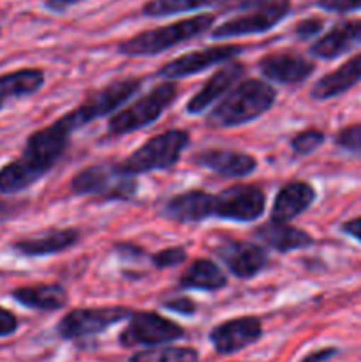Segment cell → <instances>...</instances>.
Instances as JSON below:
<instances>
[{
    "label": "cell",
    "instance_id": "cell-2",
    "mask_svg": "<svg viewBox=\"0 0 361 362\" xmlns=\"http://www.w3.org/2000/svg\"><path fill=\"white\" fill-rule=\"evenodd\" d=\"M276 92L268 81L244 80L227 92L225 98L209 113L212 127H236L264 115L275 105Z\"/></svg>",
    "mask_w": 361,
    "mask_h": 362
},
{
    "label": "cell",
    "instance_id": "cell-10",
    "mask_svg": "<svg viewBox=\"0 0 361 362\" xmlns=\"http://www.w3.org/2000/svg\"><path fill=\"white\" fill-rule=\"evenodd\" d=\"M184 329L176 322L158 313H131L130 324L120 334V345L124 346H156L183 338Z\"/></svg>",
    "mask_w": 361,
    "mask_h": 362
},
{
    "label": "cell",
    "instance_id": "cell-4",
    "mask_svg": "<svg viewBox=\"0 0 361 362\" xmlns=\"http://www.w3.org/2000/svg\"><path fill=\"white\" fill-rule=\"evenodd\" d=\"M190 145V134L183 129H170L145 141L142 147L122 163H119L120 172L127 175L154 172V170H170L180 159L184 148Z\"/></svg>",
    "mask_w": 361,
    "mask_h": 362
},
{
    "label": "cell",
    "instance_id": "cell-1",
    "mask_svg": "<svg viewBox=\"0 0 361 362\" xmlns=\"http://www.w3.org/2000/svg\"><path fill=\"white\" fill-rule=\"evenodd\" d=\"M73 131L60 117L50 126L34 131L20 158L0 168V193L14 194L34 186L62 158Z\"/></svg>",
    "mask_w": 361,
    "mask_h": 362
},
{
    "label": "cell",
    "instance_id": "cell-20",
    "mask_svg": "<svg viewBox=\"0 0 361 362\" xmlns=\"http://www.w3.org/2000/svg\"><path fill=\"white\" fill-rule=\"evenodd\" d=\"M315 202V189L311 184L304 180H290L282 189L278 191L275 198V204L271 209V219L275 221L289 223L306 212Z\"/></svg>",
    "mask_w": 361,
    "mask_h": 362
},
{
    "label": "cell",
    "instance_id": "cell-29",
    "mask_svg": "<svg viewBox=\"0 0 361 362\" xmlns=\"http://www.w3.org/2000/svg\"><path fill=\"white\" fill-rule=\"evenodd\" d=\"M322 144H324V133L319 129L301 131V133H297L296 136L290 140V145H292L294 152L299 156L311 154V152L317 151Z\"/></svg>",
    "mask_w": 361,
    "mask_h": 362
},
{
    "label": "cell",
    "instance_id": "cell-34",
    "mask_svg": "<svg viewBox=\"0 0 361 362\" xmlns=\"http://www.w3.org/2000/svg\"><path fill=\"white\" fill-rule=\"evenodd\" d=\"M322 25L324 23L321 20H317V18H308V20H303L297 23L296 35L301 39L314 37V35H317L322 30Z\"/></svg>",
    "mask_w": 361,
    "mask_h": 362
},
{
    "label": "cell",
    "instance_id": "cell-23",
    "mask_svg": "<svg viewBox=\"0 0 361 362\" xmlns=\"http://www.w3.org/2000/svg\"><path fill=\"white\" fill-rule=\"evenodd\" d=\"M255 237L260 239L265 246L273 247L280 253H289V251L301 250V247H308L314 244L310 233L289 225V223L275 221V219L258 226L255 230Z\"/></svg>",
    "mask_w": 361,
    "mask_h": 362
},
{
    "label": "cell",
    "instance_id": "cell-16",
    "mask_svg": "<svg viewBox=\"0 0 361 362\" xmlns=\"http://www.w3.org/2000/svg\"><path fill=\"white\" fill-rule=\"evenodd\" d=\"M80 240V233L73 228H50L35 235L14 240L11 250L21 257H48L62 253Z\"/></svg>",
    "mask_w": 361,
    "mask_h": 362
},
{
    "label": "cell",
    "instance_id": "cell-25",
    "mask_svg": "<svg viewBox=\"0 0 361 362\" xmlns=\"http://www.w3.org/2000/svg\"><path fill=\"white\" fill-rule=\"evenodd\" d=\"M179 285L186 290H207V292H216V290L227 286V276L211 260L198 258V260L191 262L184 269V272L179 278Z\"/></svg>",
    "mask_w": 361,
    "mask_h": 362
},
{
    "label": "cell",
    "instance_id": "cell-12",
    "mask_svg": "<svg viewBox=\"0 0 361 362\" xmlns=\"http://www.w3.org/2000/svg\"><path fill=\"white\" fill-rule=\"evenodd\" d=\"M241 52H243V46L237 45H223L198 49V52L186 53V55H180L177 57V59L166 62L165 66L159 69L158 74L161 78H166V80L186 78L191 76V74L202 73V71H205L207 67L229 62V60L236 59Z\"/></svg>",
    "mask_w": 361,
    "mask_h": 362
},
{
    "label": "cell",
    "instance_id": "cell-21",
    "mask_svg": "<svg viewBox=\"0 0 361 362\" xmlns=\"http://www.w3.org/2000/svg\"><path fill=\"white\" fill-rule=\"evenodd\" d=\"M361 45V20L336 23L329 32L311 45L310 53L319 59L331 60Z\"/></svg>",
    "mask_w": 361,
    "mask_h": 362
},
{
    "label": "cell",
    "instance_id": "cell-28",
    "mask_svg": "<svg viewBox=\"0 0 361 362\" xmlns=\"http://www.w3.org/2000/svg\"><path fill=\"white\" fill-rule=\"evenodd\" d=\"M130 362H198V354L186 346H165L134 354Z\"/></svg>",
    "mask_w": 361,
    "mask_h": 362
},
{
    "label": "cell",
    "instance_id": "cell-36",
    "mask_svg": "<svg viewBox=\"0 0 361 362\" xmlns=\"http://www.w3.org/2000/svg\"><path fill=\"white\" fill-rule=\"evenodd\" d=\"M342 232H345L347 235L354 237V239L360 240L361 243V216L360 218H354V219H350V221L343 223Z\"/></svg>",
    "mask_w": 361,
    "mask_h": 362
},
{
    "label": "cell",
    "instance_id": "cell-26",
    "mask_svg": "<svg viewBox=\"0 0 361 362\" xmlns=\"http://www.w3.org/2000/svg\"><path fill=\"white\" fill-rule=\"evenodd\" d=\"M42 83H45V71L39 67H23L0 74V101L34 94L42 87Z\"/></svg>",
    "mask_w": 361,
    "mask_h": 362
},
{
    "label": "cell",
    "instance_id": "cell-8",
    "mask_svg": "<svg viewBox=\"0 0 361 362\" xmlns=\"http://www.w3.org/2000/svg\"><path fill=\"white\" fill-rule=\"evenodd\" d=\"M140 80H134V78L113 81V83L103 87L101 90L88 95L73 112L66 113L62 117L64 122L67 124L71 131L80 129V127L87 126L91 120L108 115L113 110L119 108L124 101H127L140 88Z\"/></svg>",
    "mask_w": 361,
    "mask_h": 362
},
{
    "label": "cell",
    "instance_id": "cell-24",
    "mask_svg": "<svg viewBox=\"0 0 361 362\" xmlns=\"http://www.w3.org/2000/svg\"><path fill=\"white\" fill-rule=\"evenodd\" d=\"M11 296L21 306L38 311H59L67 304L66 290L55 283L20 286V288L13 290Z\"/></svg>",
    "mask_w": 361,
    "mask_h": 362
},
{
    "label": "cell",
    "instance_id": "cell-6",
    "mask_svg": "<svg viewBox=\"0 0 361 362\" xmlns=\"http://www.w3.org/2000/svg\"><path fill=\"white\" fill-rule=\"evenodd\" d=\"M176 95L177 85L172 81H163L130 106L113 113L108 122V133L112 136H119L156 122L163 112L176 101Z\"/></svg>",
    "mask_w": 361,
    "mask_h": 362
},
{
    "label": "cell",
    "instance_id": "cell-38",
    "mask_svg": "<svg viewBox=\"0 0 361 362\" xmlns=\"http://www.w3.org/2000/svg\"><path fill=\"white\" fill-rule=\"evenodd\" d=\"M85 2V0H46V7L52 11H64L71 6H76V4Z\"/></svg>",
    "mask_w": 361,
    "mask_h": 362
},
{
    "label": "cell",
    "instance_id": "cell-11",
    "mask_svg": "<svg viewBox=\"0 0 361 362\" xmlns=\"http://www.w3.org/2000/svg\"><path fill=\"white\" fill-rule=\"evenodd\" d=\"M265 211V194L258 187L241 184L223 189L214 197L216 218L230 221L251 223L257 221Z\"/></svg>",
    "mask_w": 361,
    "mask_h": 362
},
{
    "label": "cell",
    "instance_id": "cell-31",
    "mask_svg": "<svg viewBox=\"0 0 361 362\" xmlns=\"http://www.w3.org/2000/svg\"><path fill=\"white\" fill-rule=\"evenodd\" d=\"M184 260H186V250L184 247H166V250H161L152 257V262L158 269L176 267V265L183 264Z\"/></svg>",
    "mask_w": 361,
    "mask_h": 362
},
{
    "label": "cell",
    "instance_id": "cell-27",
    "mask_svg": "<svg viewBox=\"0 0 361 362\" xmlns=\"http://www.w3.org/2000/svg\"><path fill=\"white\" fill-rule=\"evenodd\" d=\"M225 0H149L142 13L149 18H163L188 13V11L204 9V7L216 6Z\"/></svg>",
    "mask_w": 361,
    "mask_h": 362
},
{
    "label": "cell",
    "instance_id": "cell-17",
    "mask_svg": "<svg viewBox=\"0 0 361 362\" xmlns=\"http://www.w3.org/2000/svg\"><path fill=\"white\" fill-rule=\"evenodd\" d=\"M193 163L200 168H207L222 177L239 179L250 175L257 168V159L246 152L227 151V148H207L193 156Z\"/></svg>",
    "mask_w": 361,
    "mask_h": 362
},
{
    "label": "cell",
    "instance_id": "cell-14",
    "mask_svg": "<svg viewBox=\"0 0 361 362\" xmlns=\"http://www.w3.org/2000/svg\"><path fill=\"white\" fill-rule=\"evenodd\" d=\"M216 255L222 258L229 271L241 279L253 278L268 265V253L260 246L248 240H222V244L216 247Z\"/></svg>",
    "mask_w": 361,
    "mask_h": 362
},
{
    "label": "cell",
    "instance_id": "cell-9",
    "mask_svg": "<svg viewBox=\"0 0 361 362\" xmlns=\"http://www.w3.org/2000/svg\"><path fill=\"white\" fill-rule=\"evenodd\" d=\"M127 308H85L73 310L62 317L57 325V332L64 339H81L105 332L112 325L119 324L124 318H130Z\"/></svg>",
    "mask_w": 361,
    "mask_h": 362
},
{
    "label": "cell",
    "instance_id": "cell-35",
    "mask_svg": "<svg viewBox=\"0 0 361 362\" xmlns=\"http://www.w3.org/2000/svg\"><path fill=\"white\" fill-rule=\"evenodd\" d=\"M165 308L170 311H176V313H183V315H191L195 313L197 306L191 303L190 299L186 297H180V299H173V300H166Z\"/></svg>",
    "mask_w": 361,
    "mask_h": 362
},
{
    "label": "cell",
    "instance_id": "cell-3",
    "mask_svg": "<svg viewBox=\"0 0 361 362\" xmlns=\"http://www.w3.org/2000/svg\"><path fill=\"white\" fill-rule=\"evenodd\" d=\"M212 23H214L212 14H198V16L186 18V20L176 21V23L165 25V27L140 32V34L120 42L117 46V52L127 57L159 55L165 49L204 34L205 30L211 28Z\"/></svg>",
    "mask_w": 361,
    "mask_h": 362
},
{
    "label": "cell",
    "instance_id": "cell-19",
    "mask_svg": "<svg viewBox=\"0 0 361 362\" xmlns=\"http://www.w3.org/2000/svg\"><path fill=\"white\" fill-rule=\"evenodd\" d=\"M244 66L237 62H227L225 66L219 67L204 85L200 90L188 101L186 112L188 113H202L209 105L216 101L219 95L227 94L234 85L239 81V78L244 76Z\"/></svg>",
    "mask_w": 361,
    "mask_h": 362
},
{
    "label": "cell",
    "instance_id": "cell-15",
    "mask_svg": "<svg viewBox=\"0 0 361 362\" xmlns=\"http://www.w3.org/2000/svg\"><path fill=\"white\" fill-rule=\"evenodd\" d=\"M258 67H260V73L268 80L278 81V83L283 85H292L306 80L314 73L315 64L310 62L301 53L283 49V52H275L271 55H265L260 60V64H258Z\"/></svg>",
    "mask_w": 361,
    "mask_h": 362
},
{
    "label": "cell",
    "instance_id": "cell-18",
    "mask_svg": "<svg viewBox=\"0 0 361 362\" xmlns=\"http://www.w3.org/2000/svg\"><path fill=\"white\" fill-rule=\"evenodd\" d=\"M163 216L170 221L183 223V225L204 221L209 216H214V197L200 189L176 194L166 202Z\"/></svg>",
    "mask_w": 361,
    "mask_h": 362
},
{
    "label": "cell",
    "instance_id": "cell-37",
    "mask_svg": "<svg viewBox=\"0 0 361 362\" xmlns=\"http://www.w3.org/2000/svg\"><path fill=\"white\" fill-rule=\"evenodd\" d=\"M335 354H336V349H322V350H317V352L310 354V356H306L301 362H326L328 359H331Z\"/></svg>",
    "mask_w": 361,
    "mask_h": 362
},
{
    "label": "cell",
    "instance_id": "cell-30",
    "mask_svg": "<svg viewBox=\"0 0 361 362\" xmlns=\"http://www.w3.org/2000/svg\"><path fill=\"white\" fill-rule=\"evenodd\" d=\"M336 145L350 152H361V124L347 126L336 134Z\"/></svg>",
    "mask_w": 361,
    "mask_h": 362
},
{
    "label": "cell",
    "instance_id": "cell-22",
    "mask_svg": "<svg viewBox=\"0 0 361 362\" xmlns=\"http://www.w3.org/2000/svg\"><path fill=\"white\" fill-rule=\"evenodd\" d=\"M361 81V53L350 57L347 62H343L338 69L331 71L326 76H322L317 83L311 87V98L324 101V99L336 98L343 94L354 85Z\"/></svg>",
    "mask_w": 361,
    "mask_h": 362
},
{
    "label": "cell",
    "instance_id": "cell-32",
    "mask_svg": "<svg viewBox=\"0 0 361 362\" xmlns=\"http://www.w3.org/2000/svg\"><path fill=\"white\" fill-rule=\"evenodd\" d=\"M317 6L329 13H353L361 11V0H317Z\"/></svg>",
    "mask_w": 361,
    "mask_h": 362
},
{
    "label": "cell",
    "instance_id": "cell-13",
    "mask_svg": "<svg viewBox=\"0 0 361 362\" xmlns=\"http://www.w3.org/2000/svg\"><path fill=\"white\" fill-rule=\"evenodd\" d=\"M262 336V324L257 317H239L216 325L209 334L218 354L230 356L253 345Z\"/></svg>",
    "mask_w": 361,
    "mask_h": 362
},
{
    "label": "cell",
    "instance_id": "cell-33",
    "mask_svg": "<svg viewBox=\"0 0 361 362\" xmlns=\"http://www.w3.org/2000/svg\"><path fill=\"white\" fill-rule=\"evenodd\" d=\"M18 331V318L13 311L0 306V338L14 334Z\"/></svg>",
    "mask_w": 361,
    "mask_h": 362
},
{
    "label": "cell",
    "instance_id": "cell-39",
    "mask_svg": "<svg viewBox=\"0 0 361 362\" xmlns=\"http://www.w3.org/2000/svg\"><path fill=\"white\" fill-rule=\"evenodd\" d=\"M2 106H4V101H0V110H2Z\"/></svg>",
    "mask_w": 361,
    "mask_h": 362
},
{
    "label": "cell",
    "instance_id": "cell-7",
    "mask_svg": "<svg viewBox=\"0 0 361 362\" xmlns=\"http://www.w3.org/2000/svg\"><path fill=\"white\" fill-rule=\"evenodd\" d=\"M74 194H94L105 200H127L137 191L133 175L120 172L117 165H91L71 180Z\"/></svg>",
    "mask_w": 361,
    "mask_h": 362
},
{
    "label": "cell",
    "instance_id": "cell-5",
    "mask_svg": "<svg viewBox=\"0 0 361 362\" xmlns=\"http://www.w3.org/2000/svg\"><path fill=\"white\" fill-rule=\"evenodd\" d=\"M246 13L227 20L212 30L214 39L241 37V35L262 34L285 20L292 11L290 0H241Z\"/></svg>",
    "mask_w": 361,
    "mask_h": 362
}]
</instances>
